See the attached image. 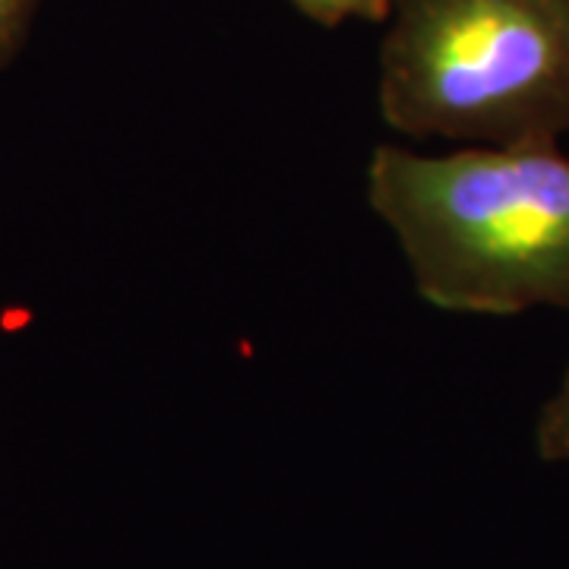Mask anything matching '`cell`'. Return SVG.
Listing matches in <instances>:
<instances>
[{"label": "cell", "instance_id": "5b68a950", "mask_svg": "<svg viewBox=\"0 0 569 569\" xmlns=\"http://www.w3.org/2000/svg\"><path fill=\"white\" fill-rule=\"evenodd\" d=\"M39 0H0V63L17 51Z\"/></svg>", "mask_w": 569, "mask_h": 569}, {"label": "cell", "instance_id": "7a4b0ae2", "mask_svg": "<svg viewBox=\"0 0 569 569\" xmlns=\"http://www.w3.org/2000/svg\"><path fill=\"white\" fill-rule=\"evenodd\" d=\"M380 111L408 140L557 142L569 133V0H392Z\"/></svg>", "mask_w": 569, "mask_h": 569}, {"label": "cell", "instance_id": "6da1fadb", "mask_svg": "<svg viewBox=\"0 0 569 569\" xmlns=\"http://www.w3.org/2000/svg\"><path fill=\"white\" fill-rule=\"evenodd\" d=\"M367 197L427 305L488 317L569 310V156L557 142L449 156L383 142Z\"/></svg>", "mask_w": 569, "mask_h": 569}, {"label": "cell", "instance_id": "277c9868", "mask_svg": "<svg viewBox=\"0 0 569 569\" xmlns=\"http://www.w3.org/2000/svg\"><path fill=\"white\" fill-rule=\"evenodd\" d=\"M301 13L323 26H339L346 20H387L392 0H291Z\"/></svg>", "mask_w": 569, "mask_h": 569}, {"label": "cell", "instance_id": "3957f363", "mask_svg": "<svg viewBox=\"0 0 569 569\" xmlns=\"http://www.w3.org/2000/svg\"><path fill=\"white\" fill-rule=\"evenodd\" d=\"M535 447L545 462H569V365L538 415Z\"/></svg>", "mask_w": 569, "mask_h": 569}]
</instances>
